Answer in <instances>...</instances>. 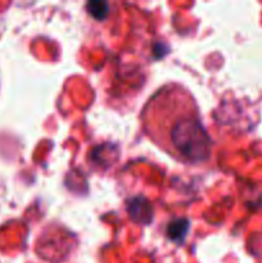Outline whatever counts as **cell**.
Segmentation results:
<instances>
[{"instance_id":"cell-1","label":"cell","mask_w":262,"mask_h":263,"mask_svg":"<svg viewBox=\"0 0 262 263\" xmlns=\"http://www.w3.org/2000/svg\"><path fill=\"white\" fill-rule=\"evenodd\" d=\"M141 113L146 135L176 161L195 164L211 157V139L194 99L184 87H161Z\"/></svg>"}]
</instances>
